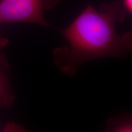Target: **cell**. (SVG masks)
Here are the masks:
<instances>
[{
	"mask_svg": "<svg viewBox=\"0 0 132 132\" xmlns=\"http://www.w3.org/2000/svg\"><path fill=\"white\" fill-rule=\"evenodd\" d=\"M14 100L6 76L0 70V105L3 107H9L12 106Z\"/></svg>",
	"mask_w": 132,
	"mask_h": 132,
	"instance_id": "obj_3",
	"label": "cell"
},
{
	"mask_svg": "<svg viewBox=\"0 0 132 132\" xmlns=\"http://www.w3.org/2000/svg\"><path fill=\"white\" fill-rule=\"evenodd\" d=\"M8 44V40L5 38H3L0 36V52L3 50V49L4 47H6V45Z\"/></svg>",
	"mask_w": 132,
	"mask_h": 132,
	"instance_id": "obj_5",
	"label": "cell"
},
{
	"mask_svg": "<svg viewBox=\"0 0 132 132\" xmlns=\"http://www.w3.org/2000/svg\"><path fill=\"white\" fill-rule=\"evenodd\" d=\"M125 8L119 2L102 4L98 9L89 6L65 29L59 30L67 44L53 53L59 70L73 76L84 62L106 57L123 56L131 50L130 32L119 35L116 22L125 19Z\"/></svg>",
	"mask_w": 132,
	"mask_h": 132,
	"instance_id": "obj_1",
	"label": "cell"
},
{
	"mask_svg": "<svg viewBox=\"0 0 132 132\" xmlns=\"http://www.w3.org/2000/svg\"><path fill=\"white\" fill-rule=\"evenodd\" d=\"M124 8L129 13L132 12V0H123Z\"/></svg>",
	"mask_w": 132,
	"mask_h": 132,
	"instance_id": "obj_4",
	"label": "cell"
},
{
	"mask_svg": "<svg viewBox=\"0 0 132 132\" xmlns=\"http://www.w3.org/2000/svg\"><path fill=\"white\" fill-rule=\"evenodd\" d=\"M59 0H1L0 23L26 22L48 26L44 11Z\"/></svg>",
	"mask_w": 132,
	"mask_h": 132,
	"instance_id": "obj_2",
	"label": "cell"
}]
</instances>
